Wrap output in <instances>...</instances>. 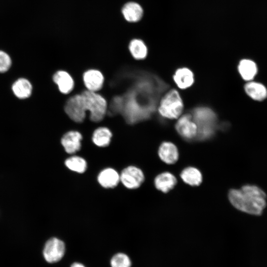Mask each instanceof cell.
Returning a JSON list of instances; mask_svg holds the SVG:
<instances>
[{
  "label": "cell",
  "mask_w": 267,
  "mask_h": 267,
  "mask_svg": "<svg viewBox=\"0 0 267 267\" xmlns=\"http://www.w3.org/2000/svg\"><path fill=\"white\" fill-rule=\"evenodd\" d=\"M71 267H85L83 265L79 263H75L72 264Z\"/></svg>",
  "instance_id": "484cf974"
},
{
  "label": "cell",
  "mask_w": 267,
  "mask_h": 267,
  "mask_svg": "<svg viewBox=\"0 0 267 267\" xmlns=\"http://www.w3.org/2000/svg\"><path fill=\"white\" fill-rule=\"evenodd\" d=\"M176 129L183 138L191 139L196 137L197 127L191 114L182 116L176 124Z\"/></svg>",
  "instance_id": "30bf717a"
},
{
  "label": "cell",
  "mask_w": 267,
  "mask_h": 267,
  "mask_svg": "<svg viewBox=\"0 0 267 267\" xmlns=\"http://www.w3.org/2000/svg\"><path fill=\"white\" fill-rule=\"evenodd\" d=\"M246 94L256 101H263L267 98V88L263 83L254 80L247 82L244 86Z\"/></svg>",
  "instance_id": "7c38bea8"
},
{
  "label": "cell",
  "mask_w": 267,
  "mask_h": 267,
  "mask_svg": "<svg viewBox=\"0 0 267 267\" xmlns=\"http://www.w3.org/2000/svg\"><path fill=\"white\" fill-rule=\"evenodd\" d=\"M65 252L64 242L56 237L49 239L45 243L43 250V257L47 263L52 264L59 261Z\"/></svg>",
  "instance_id": "8992f818"
},
{
  "label": "cell",
  "mask_w": 267,
  "mask_h": 267,
  "mask_svg": "<svg viewBox=\"0 0 267 267\" xmlns=\"http://www.w3.org/2000/svg\"><path fill=\"white\" fill-rule=\"evenodd\" d=\"M238 71L243 80L246 82L254 80L258 73V67L253 60L241 59L238 65Z\"/></svg>",
  "instance_id": "5bb4252c"
},
{
  "label": "cell",
  "mask_w": 267,
  "mask_h": 267,
  "mask_svg": "<svg viewBox=\"0 0 267 267\" xmlns=\"http://www.w3.org/2000/svg\"><path fill=\"white\" fill-rule=\"evenodd\" d=\"M177 183L176 177L169 172H165L159 174L154 179L155 187L164 193H167L172 189Z\"/></svg>",
  "instance_id": "e0dca14e"
},
{
  "label": "cell",
  "mask_w": 267,
  "mask_h": 267,
  "mask_svg": "<svg viewBox=\"0 0 267 267\" xmlns=\"http://www.w3.org/2000/svg\"><path fill=\"white\" fill-rule=\"evenodd\" d=\"M230 203L237 210L253 215H260L266 206V194L253 185H245L241 188L232 189L228 195Z\"/></svg>",
  "instance_id": "6da1fadb"
},
{
  "label": "cell",
  "mask_w": 267,
  "mask_h": 267,
  "mask_svg": "<svg viewBox=\"0 0 267 267\" xmlns=\"http://www.w3.org/2000/svg\"><path fill=\"white\" fill-rule=\"evenodd\" d=\"M110 264L111 267H131V261L126 254L119 253L112 257Z\"/></svg>",
  "instance_id": "cb8c5ba5"
},
{
  "label": "cell",
  "mask_w": 267,
  "mask_h": 267,
  "mask_svg": "<svg viewBox=\"0 0 267 267\" xmlns=\"http://www.w3.org/2000/svg\"><path fill=\"white\" fill-rule=\"evenodd\" d=\"M52 80L62 94H69L74 89V79L70 74L65 70L56 71L52 76Z\"/></svg>",
  "instance_id": "8fae6325"
},
{
  "label": "cell",
  "mask_w": 267,
  "mask_h": 267,
  "mask_svg": "<svg viewBox=\"0 0 267 267\" xmlns=\"http://www.w3.org/2000/svg\"><path fill=\"white\" fill-rule=\"evenodd\" d=\"M180 177L184 182L190 186H198L202 181V173L194 167L184 168L180 173Z\"/></svg>",
  "instance_id": "d6986e66"
},
{
  "label": "cell",
  "mask_w": 267,
  "mask_h": 267,
  "mask_svg": "<svg viewBox=\"0 0 267 267\" xmlns=\"http://www.w3.org/2000/svg\"><path fill=\"white\" fill-rule=\"evenodd\" d=\"M128 50L132 57L136 60H143L147 55V46L140 39L131 40L128 45Z\"/></svg>",
  "instance_id": "ffe728a7"
},
{
  "label": "cell",
  "mask_w": 267,
  "mask_h": 267,
  "mask_svg": "<svg viewBox=\"0 0 267 267\" xmlns=\"http://www.w3.org/2000/svg\"><path fill=\"white\" fill-rule=\"evenodd\" d=\"M11 63V59L9 55L5 52L0 50V73L8 71Z\"/></svg>",
  "instance_id": "d4e9b609"
},
{
  "label": "cell",
  "mask_w": 267,
  "mask_h": 267,
  "mask_svg": "<svg viewBox=\"0 0 267 267\" xmlns=\"http://www.w3.org/2000/svg\"><path fill=\"white\" fill-rule=\"evenodd\" d=\"M122 13L127 21L133 23L138 22L141 19L143 11L139 4L130 1L123 6Z\"/></svg>",
  "instance_id": "ac0fdd59"
},
{
  "label": "cell",
  "mask_w": 267,
  "mask_h": 267,
  "mask_svg": "<svg viewBox=\"0 0 267 267\" xmlns=\"http://www.w3.org/2000/svg\"><path fill=\"white\" fill-rule=\"evenodd\" d=\"M97 180L103 187L114 188L120 182V174L115 169L107 168L102 170L99 173Z\"/></svg>",
  "instance_id": "9a60e30c"
},
{
  "label": "cell",
  "mask_w": 267,
  "mask_h": 267,
  "mask_svg": "<svg viewBox=\"0 0 267 267\" xmlns=\"http://www.w3.org/2000/svg\"><path fill=\"white\" fill-rule=\"evenodd\" d=\"M158 153L160 159L167 164H175L178 159V149L171 142H162L159 147Z\"/></svg>",
  "instance_id": "4fadbf2b"
},
{
  "label": "cell",
  "mask_w": 267,
  "mask_h": 267,
  "mask_svg": "<svg viewBox=\"0 0 267 267\" xmlns=\"http://www.w3.org/2000/svg\"><path fill=\"white\" fill-rule=\"evenodd\" d=\"M66 167L70 170L80 173H84L87 169V162L85 159L79 156H72L66 159Z\"/></svg>",
  "instance_id": "603a6c76"
},
{
  "label": "cell",
  "mask_w": 267,
  "mask_h": 267,
  "mask_svg": "<svg viewBox=\"0 0 267 267\" xmlns=\"http://www.w3.org/2000/svg\"><path fill=\"white\" fill-rule=\"evenodd\" d=\"M83 139V136L81 132L70 130L62 135L60 143L67 153L73 154L81 149Z\"/></svg>",
  "instance_id": "ba28073f"
},
{
  "label": "cell",
  "mask_w": 267,
  "mask_h": 267,
  "mask_svg": "<svg viewBox=\"0 0 267 267\" xmlns=\"http://www.w3.org/2000/svg\"><path fill=\"white\" fill-rule=\"evenodd\" d=\"M105 78L103 73L96 69H89L83 74V81L86 89L99 92L103 88Z\"/></svg>",
  "instance_id": "9c48e42d"
},
{
  "label": "cell",
  "mask_w": 267,
  "mask_h": 267,
  "mask_svg": "<svg viewBox=\"0 0 267 267\" xmlns=\"http://www.w3.org/2000/svg\"><path fill=\"white\" fill-rule=\"evenodd\" d=\"M174 80L179 88L185 89L193 84L194 75L188 68H179L176 71L174 76Z\"/></svg>",
  "instance_id": "44dd1931"
},
{
  "label": "cell",
  "mask_w": 267,
  "mask_h": 267,
  "mask_svg": "<svg viewBox=\"0 0 267 267\" xmlns=\"http://www.w3.org/2000/svg\"><path fill=\"white\" fill-rule=\"evenodd\" d=\"M120 181L126 188L134 189L138 188L144 180L142 171L134 166L124 169L120 174Z\"/></svg>",
  "instance_id": "52a82bcc"
},
{
  "label": "cell",
  "mask_w": 267,
  "mask_h": 267,
  "mask_svg": "<svg viewBox=\"0 0 267 267\" xmlns=\"http://www.w3.org/2000/svg\"><path fill=\"white\" fill-rule=\"evenodd\" d=\"M64 110L68 117L76 123H82L88 114L80 93L69 94L64 104Z\"/></svg>",
  "instance_id": "5b68a950"
},
{
  "label": "cell",
  "mask_w": 267,
  "mask_h": 267,
  "mask_svg": "<svg viewBox=\"0 0 267 267\" xmlns=\"http://www.w3.org/2000/svg\"><path fill=\"white\" fill-rule=\"evenodd\" d=\"M183 108V102L178 92L173 89L162 97L158 109L164 117L175 119L181 114Z\"/></svg>",
  "instance_id": "277c9868"
},
{
  "label": "cell",
  "mask_w": 267,
  "mask_h": 267,
  "mask_svg": "<svg viewBox=\"0 0 267 267\" xmlns=\"http://www.w3.org/2000/svg\"><path fill=\"white\" fill-rule=\"evenodd\" d=\"M84 105L91 121L98 123L105 117L108 102L106 98L98 92L85 89L80 93Z\"/></svg>",
  "instance_id": "7a4b0ae2"
},
{
  "label": "cell",
  "mask_w": 267,
  "mask_h": 267,
  "mask_svg": "<svg viewBox=\"0 0 267 267\" xmlns=\"http://www.w3.org/2000/svg\"><path fill=\"white\" fill-rule=\"evenodd\" d=\"M192 117L197 127L195 138L201 140L209 138L216 126L217 118L214 112L207 107H198L192 111Z\"/></svg>",
  "instance_id": "3957f363"
},
{
  "label": "cell",
  "mask_w": 267,
  "mask_h": 267,
  "mask_svg": "<svg viewBox=\"0 0 267 267\" xmlns=\"http://www.w3.org/2000/svg\"><path fill=\"white\" fill-rule=\"evenodd\" d=\"M12 89L16 97L20 99H25L31 95L32 86L28 80L20 78L14 83Z\"/></svg>",
  "instance_id": "7402d4cb"
},
{
  "label": "cell",
  "mask_w": 267,
  "mask_h": 267,
  "mask_svg": "<svg viewBox=\"0 0 267 267\" xmlns=\"http://www.w3.org/2000/svg\"><path fill=\"white\" fill-rule=\"evenodd\" d=\"M112 136L113 134L108 128L99 126L92 132L91 140L95 146L103 148L110 145Z\"/></svg>",
  "instance_id": "2e32d148"
}]
</instances>
